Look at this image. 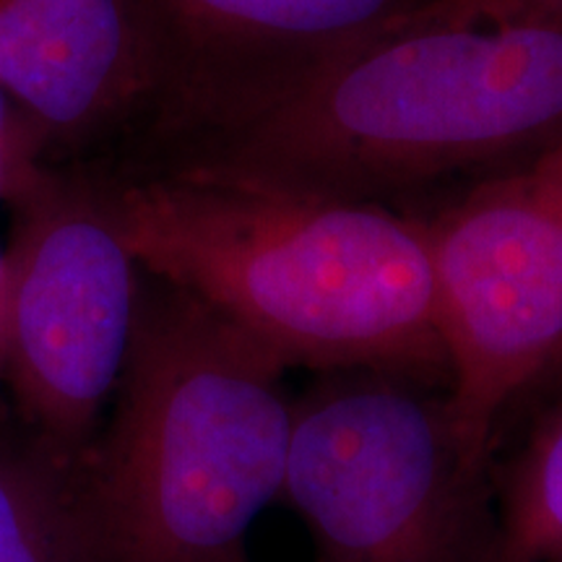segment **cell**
Listing matches in <instances>:
<instances>
[{
  "instance_id": "14",
  "label": "cell",
  "mask_w": 562,
  "mask_h": 562,
  "mask_svg": "<svg viewBox=\"0 0 562 562\" xmlns=\"http://www.w3.org/2000/svg\"><path fill=\"white\" fill-rule=\"evenodd\" d=\"M547 389H560L562 391V344H560V349L554 351L550 364H547L542 378H539L537 385H533L531 391H547Z\"/></svg>"
},
{
  "instance_id": "7",
  "label": "cell",
  "mask_w": 562,
  "mask_h": 562,
  "mask_svg": "<svg viewBox=\"0 0 562 562\" xmlns=\"http://www.w3.org/2000/svg\"><path fill=\"white\" fill-rule=\"evenodd\" d=\"M157 47V128L172 144L277 108L349 55L476 21L459 0H140Z\"/></svg>"
},
{
  "instance_id": "13",
  "label": "cell",
  "mask_w": 562,
  "mask_h": 562,
  "mask_svg": "<svg viewBox=\"0 0 562 562\" xmlns=\"http://www.w3.org/2000/svg\"><path fill=\"white\" fill-rule=\"evenodd\" d=\"M5 321H9V261H5V250H0V378H3L5 360Z\"/></svg>"
},
{
  "instance_id": "4",
  "label": "cell",
  "mask_w": 562,
  "mask_h": 562,
  "mask_svg": "<svg viewBox=\"0 0 562 562\" xmlns=\"http://www.w3.org/2000/svg\"><path fill=\"white\" fill-rule=\"evenodd\" d=\"M321 375L292 404L279 497L313 562H474L487 469L463 451L448 391L389 370Z\"/></svg>"
},
{
  "instance_id": "8",
  "label": "cell",
  "mask_w": 562,
  "mask_h": 562,
  "mask_svg": "<svg viewBox=\"0 0 562 562\" xmlns=\"http://www.w3.org/2000/svg\"><path fill=\"white\" fill-rule=\"evenodd\" d=\"M0 91L53 133L157 121L159 63L140 0H0Z\"/></svg>"
},
{
  "instance_id": "11",
  "label": "cell",
  "mask_w": 562,
  "mask_h": 562,
  "mask_svg": "<svg viewBox=\"0 0 562 562\" xmlns=\"http://www.w3.org/2000/svg\"><path fill=\"white\" fill-rule=\"evenodd\" d=\"M480 21H529L562 19V0H461Z\"/></svg>"
},
{
  "instance_id": "3",
  "label": "cell",
  "mask_w": 562,
  "mask_h": 562,
  "mask_svg": "<svg viewBox=\"0 0 562 562\" xmlns=\"http://www.w3.org/2000/svg\"><path fill=\"white\" fill-rule=\"evenodd\" d=\"M286 370L144 273L128 360L83 467L102 562H250L248 533L284 482Z\"/></svg>"
},
{
  "instance_id": "1",
  "label": "cell",
  "mask_w": 562,
  "mask_h": 562,
  "mask_svg": "<svg viewBox=\"0 0 562 562\" xmlns=\"http://www.w3.org/2000/svg\"><path fill=\"white\" fill-rule=\"evenodd\" d=\"M102 193L140 271L286 368L448 383L417 211L178 170L108 182Z\"/></svg>"
},
{
  "instance_id": "12",
  "label": "cell",
  "mask_w": 562,
  "mask_h": 562,
  "mask_svg": "<svg viewBox=\"0 0 562 562\" xmlns=\"http://www.w3.org/2000/svg\"><path fill=\"white\" fill-rule=\"evenodd\" d=\"M19 154V128L13 123L11 102L0 91V199H11L13 191L32 175L30 167H21Z\"/></svg>"
},
{
  "instance_id": "9",
  "label": "cell",
  "mask_w": 562,
  "mask_h": 562,
  "mask_svg": "<svg viewBox=\"0 0 562 562\" xmlns=\"http://www.w3.org/2000/svg\"><path fill=\"white\" fill-rule=\"evenodd\" d=\"M0 562H102L83 472L32 442L0 448Z\"/></svg>"
},
{
  "instance_id": "6",
  "label": "cell",
  "mask_w": 562,
  "mask_h": 562,
  "mask_svg": "<svg viewBox=\"0 0 562 562\" xmlns=\"http://www.w3.org/2000/svg\"><path fill=\"white\" fill-rule=\"evenodd\" d=\"M422 220L448 406L463 451L487 469L503 412L537 385L562 344V140Z\"/></svg>"
},
{
  "instance_id": "2",
  "label": "cell",
  "mask_w": 562,
  "mask_h": 562,
  "mask_svg": "<svg viewBox=\"0 0 562 562\" xmlns=\"http://www.w3.org/2000/svg\"><path fill=\"white\" fill-rule=\"evenodd\" d=\"M562 140V19L451 21L349 55L167 170L391 206L448 199Z\"/></svg>"
},
{
  "instance_id": "5",
  "label": "cell",
  "mask_w": 562,
  "mask_h": 562,
  "mask_svg": "<svg viewBox=\"0 0 562 562\" xmlns=\"http://www.w3.org/2000/svg\"><path fill=\"white\" fill-rule=\"evenodd\" d=\"M11 201L3 381L26 442L83 472L128 360L144 271L102 186L32 172Z\"/></svg>"
},
{
  "instance_id": "10",
  "label": "cell",
  "mask_w": 562,
  "mask_h": 562,
  "mask_svg": "<svg viewBox=\"0 0 562 562\" xmlns=\"http://www.w3.org/2000/svg\"><path fill=\"white\" fill-rule=\"evenodd\" d=\"M474 562H562V412L513 461Z\"/></svg>"
}]
</instances>
